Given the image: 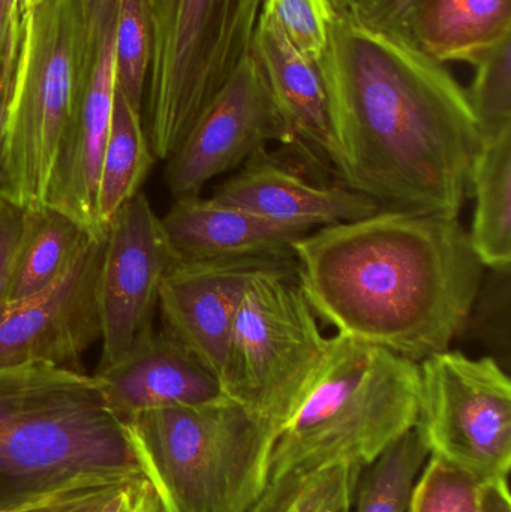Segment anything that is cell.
Masks as SVG:
<instances>
[{"instance_id": "27", "label": "cell", "mask_w": 511, "mask_h": 512, "mask_svg": "<svg viewBox=\"0 0 511 512\" xmlns=\"http://www.w3.org/2000/svg\"><path fill=\"white\" fill-rule=\"evenodd\" d=\"M362 468L341 466L309 478L294 492L269 502H257L248 512H338L353 501Z\"/></svg>"}, {"instance_id": "7", "label": "cell", "mask_w": 511, "mask_h": 512, "mask_svg": "<svg viewBox=\"0 0 511 512\" xmlns=\"http://www.w3.org/2000/svg\"><path fill=\"white\" fill-rule=\"evenodd\" d=\"M150 54L144 131L167 161L251 51L264 0H143Z\"/></svg>"}, {"instance_id": "5", "label": "cell", "mask_w": 511, "mask_h": 512, "mask_svg": "<svg viewBox=\"0 0 511 512\" xmlns=\"http://www.w3.org/2000/svg\"><path fill=\"white\" fill-rule=\"evenodd\" d=\"M419 363L348 337H332L326 360L276 436L266 487H296L341 466L365 468L414 429Z\"/></svg>"}, {"instance_id": "24", "label": "cell", "mask_w": 511, "mask_h": 512, "mask_svg": "<svg viewBox=\"0 0 511 512\" xmlns=\"http://www.w3.org/2000/svg\"><path fill=\"white\" fill-rule=\"evenodd\" d=\"M467 89L485 141L511 129V35L473 63Z\"/></svg>"}, {"instance_id": "34", "label": "cell", "mask_w": 511, "mask_h": 512, "mask_svg": "<svg viewBox=\"0 0 511 512\" xmlns=\"http://www.w3.org/2000/svg\"><path fill=\"white\" fill-rule=\"evenodd\" d=\"M482 512H511L509 481L483 483Z\"/></svg>"}, {"instance_id": "22", "label": "cell", "mask_w": 511, "mask_h": 512, "mask_svg": "<svg viewBox=\"0 0 511 512\" xmlns=\"http://www.w3.org/2000/svg\"><path fill=\"white\" fill-rule=\"evenodd\" d=\"M155 162L140 111L135 110L116 89L96 201L102 231H107L119 210L141 191V185Z\"/></svg>"}, {"instance_id": "26", "label": "cell", "mask_w": 511, "mask_h": 512, "mask_svg": "<svg viewBox=\"0 0 511 512\" xmlns=\"http://www.w3.org/2000/svg\"><path fill=\"white\" fill-rule=\"evenodd\" d=\"M483 483L467 472L429 456L408 512H482Z\"/></svg>"}, {"instance_id": "8", "label": "cell", "mask_w": 511, "mask_h": 512, "mask_svg": "<svg viewBox=\"0 0 511 512\" xmlns=\"http://www.w3.org/2000/svg\"><path fill=\"white\" fill-rule=\"evenodd\" d=\"M330 342L296 271L258 274L231 325L222 391L278 435L314 384Z\"/></svg>"}, {"instance_id": "36", "label": "cell", "mask_w": 511, "mask_h": 512, "mask_svg": "<svg viewBox=\"0 0 511 512\" xmlns=\"http://www.w3.org/2000/svg\"><path fill=\"white\" fill-rule=\"evenodd\" d=\"M332 2L339 14H348L350 9L353 8L354 2H356V0H332Z\"/></svg>"}, {"instance_id": "12", "label": "cell", "mask_w": 511, "mask_h": 512, "mask_svg": "<svg viewBox=\"0 0 511 512\" xmlns=\"http://www.w3.org/2000/svg\"><path fill=\"white\" fill-rule=\"evenodd\" d=\"M104 246L105 236L87 237L53 285L0 307V369L24 364L75 367L101 340L99 271Z\"/></svg>"}, {"instance_id": "1", "label": "cell", "mask_w": 511, "mask_h": 512, "mask_svg": "<svg viewBox=\"0 0 511 512\" xmlns=\"http://www.w3.org/2000/svg\"><path fill=\"white\" fill-rule=\"evenodd\" d=\"M317 66L336 185L387 212L459 218L485 137L446 65L408 36L338 14Z\"/></svg>"}, {"instance_id": "2", "label": "cell", "mask_w": 511, "mask_h": 512, "mask_svg": "<svg viewBox=\"0 0 511 512\" xmlns=\"http://www.w3.org/2000/svg\"><path fill=\"white\" fill-rule=\"evenodd\" d=\"M294 258L318 319L414 363L461 336L486 273L456 216L387 210L306 234Z\"/></svg>"}, {"instance_id": "18", "label": "cell", "mask_w": 511, "mask_h": 512, "mask_svg": "<svg viewBox=\"0 0 511 512\" xmlns=\"http://www.w3.org/2000/svg\"><path fill=\"white\" fill-rule=\"evenodd\" d=\"M249 53L257 60L297 144L323 164H330L332 131L320 71L294 47L269 6L261 9Z\"/></svg>"}, {"instance_id": "32", "label": "cell", "mask_w": 511, "mask_h": 512, "mask_svg": "<svg viewBox=\"0 0 511 512\" xmlns=\"http://www.w3.org/2000/svg\"><path fill=\"white\" fill-rule=\"evenodd\" d=\"M99 512H162L161 504L146 478L122 484Z\"/></svg>"}, {"instance_id": "17", "label": "cell", "mask_w": 511, "mask_h": 512, "mask_svg": "<svg viewBox=\"0 0 511 512\" xmlns=\"http://www.w3.org/2000/svg\"><path fill=\"white\" fill-rule=\"evenodd\" d=\"M161 221L179 262L251 256L294 258V245L306 236L200 194L174 198Z\"/></svg>"}, {"instance_id": "31", "label": "cell", "mask_w": 511, "mask_h": 512, "mask_svg": "<svg viewBox=\"0 0 511 512\" xmlns=\"http://www.w3.org/2000/svg\"><path fill=\"white\" fill-rule=\"evenodd\" d=\"M26 218L27 209L0 198V307L8 297Z\"/></svg>"}, {"instance_id": "21", "label": "cell", "mask_w": 511, "mask_h": 512, "mask_svg": "<svg viewBox=\"0 0 511 512\" xmlns=\"http://www.w3.org/2000/svg\"><path fill=\"white\" fill-rule=\"evenodd\" d=\"M89 236L93 234L62 210L47 204L27 210L5 304L26 300L53 285Z\"/></svg>"}, {"instance_id": "15", "label": "cell", "mask_w": 511, "mask_h": 512, "mask_svg": "<svg viewBox=\"0 0 511 512\" xmlns=\"http://www.w3.org/2000/svg\"><path fill=\"white\" fill-rule=\"evenodd\" d=\"M93 378L123 424L143 412L228 399L207 367L156 328L125 357L98 366Z\"/></svg>"}, {"instance_id": "35", "label": "cell", "mask_w": 511, "mask_h": 512, "mask_svg": "<svg viewBox=\"0 0 511 512\" xmlns=\"http://www.w3.org/2000/svg\"><path fill=\"white\" fill-rule=\"evenodd\" d=\"M12 0H0V72L5 62L6 38H8L9 15Z\"/></svg>"}, {"instance_id": "29", "label": "cell", "mask_w": 511, "mask_h": 512, "mask_svg": "<svg viewBox=\"0 0 511 512\" xmlns=\"http://www.w3.org/2000/svg\"><path fill=\"white\" fill-rule=\"evenodd\" d=\"M479 294L464 330L477 328L482 342L509 358L510 349V267L486 268ZM462 334V333H461Z\"/></svg>"}, {"instance_id": "40", "label": "cell", "mask_w": 511, "mask_h": 512, "mask_svg": "<svg viewBox=\"0 0 511 512\" xmlns=\"http://www.w3.org/2000/svg\"><path fill=\"white\" fill-rule=\"evenodd\" d=\"M27 2H38V0H27Z\"/></svg>"}, {"instance_id": "13", "label": "cell", "mask_w": 511, "mask_h": 512, "mask_svg": "<svg viewBox=\"0 0 511 512\" xmlns=\"http://www.w3.org/2000/svg\"><path fill=\"white\" fill-rule=\"evenodd\" d=\"M296 268V258L275 256L174 262L159 288L161 330L219 381L231 325L252 280L266 271Z\"/></svg>"}, {"instance_id": "3", "label": "cell", "mask_w": 511, "mask_h": 512, "mask_svg": "<svg viewBox=\"0 0 511 512\" xmlns=\"http://www.w3.org/2000/svg\"><path fill=\"white\" fill-rule=\"evenodd\" d=\"M141 477L93 375L51 364L0 369V512Z\"/></svg>"}, {"instance_id": "39", "label": "cell", "mask_w": 511, "mask_h": 512, "mask_svg": "<svg viewBox=\"0 0 511 512\" xmlns=\"http://www.w3.org/2000/svg\"><path fill=\"white\" fill-rule=\"evenodd\" d=\"M348 510H350V507L344 508V510H341V511H338V512H348Z\"/></svg>"}, {"instance_id": "16", "label": "cell", "mask_w": 511, "mask_h": 512, "mask_svg": "<svg viewBox=\"0 0 511 512\" xmlns=\"http://www.w3.org/2000/svg\"><path fill=\"white\" fill-rule=\"evenodd\" d=\"M117 21L108 24L102 33L77 122L60 159L47 200V206L62 210L93 236H105L107 233L99 227L96 201L116 95Z\"/></svg>"}, {"instance_id": "9", "label": "cell", "mask_w": 511, "mask_h": 512, "mask_svg": "<svg viewBox=\"0 0 511 512\" xmlns=\"http://www.w3.org/2000/svg\"><path fill=\"white\" fill-rule=\"evenodd\" d=\"M416 429L431 456L480 483L509 481L511 382L492 355L447 351L419 363Z\"/></svg>"}, {"instance_id": "14", "label": "cell", "mask_w": 511, "mask_h": 512, "mask_svg": "<svg viewBox=\"0 0 511 512\" xmlns=\"http://www.w3.org/2000/svg\"><path fill=\"white\" fill-rule=\"evenodd\" d=\"M212 197L302 234L368 218L380 210L359 192L314 182L267 149L246 161Z\"/></svg>"}, {"instance_id": "4", "label": "cell", "mask_w": 511, "mask_h": 512, "mask_svg": "<svg viewBox=\"0 0 511 512\" xmlns=\"http://www.w3.org/2000/svg\"><path fill=\"white\" fill-rule=\"evenodd\" d=\"M78 0H12L2 75L0 198L47 204L92 71Z\"/></svg>"}, {"instance_id": "23", "label": "cell", "mask_w": 511, "mask_h": 512, "mask_svg": "<svg viewBox=\"0 0 511 512\" xmlns=\"http://www.w3.org/2000/svg\"><path fill=\"white\" fill-rule=\"evenodd\" d=\"M429 456V448L414 427L360 469L348 512H408Z\"/></svg>"}, {"instance_id": "33", "label": "cell", "mask_w": 511, "mask_h": 512, "mask_svg": "<svg viewBox=\"0 0 511 512\" xmlns=\"http://www.w3.org/2000/svg\"><path fill=\"white\" fill-rule=\"evenodd\" d=\"M120 486L122 484L75 490V492L66 493L54 501L41 505V507L24 512H99Z\"/></svg>"}, {"instance_id": "28", "label": "cell", "mask_w": 511, "mask_h": 512, "mask_svg": "<svg viewBox=\"0 0 511 512\" xmlns=\"http://www.w3.org/2000/svg\"><path fill=\"white\" fill-rule=\"evenodd\" d=\"M294 47L318 65L339 12L332 0H264Z\"/></svg>"}, {"instance_id": "37", "label": "cell", "mask_w": 511, "mask_h": 512, "mask_svg": "<svg viewBox=\"0 0 511 512\" xmlns=\"http://www.w3.org/2000/svg\"><path fill=\"white\" fill-rule=\"evenodd\" d=\"M3 92V78L2 75H0V95H2Z\"/></svg>"}, {"instance_id": "38", "label": "cell", "mask_w": 511, "mask_h": 512, "mask_svg": "<svg viewBox=\"0 0 511 512\" xmlns=\"http://www.w3.org/2000/svg\"><path fill=\"white\" fill-rule=\"evenodd\" d=\"M0 125H2V105H0Z\"/></svg>"}, {"instance_id": "6", "label": "cell", "mask_w": 511, "mask_h": 512, "mask_svg": "<svg viewBox=\"0 0 511 512\" xmlns=\"http://www.w3.org/2000/svg\"><path fill=\"white\" fill-rule=\"evenodd\" d=\"M125 427L162 512H248L266 489L278 435L233 400L143 412Z\"/></svg>"}, {"instance_id": "20", "label": "cell", "mask_w": 511, "mask_h": 512, "mask_svg": "<svg viewBox=\"0 0 511 512\" xmlns=\"http://www.w3.org/2000/svg\"><path fill=\"white\" fill-rule=\"evenodd\" d=\"M471 246L485 268L511 264V129L485 141L470 173Z\"/></svg>"}, {"instance_id": "19", "label": "cell", "mask_w": 511, "mask_h": 512, "mask_svg": "<svg viewBox=\"0 0 511 512\" xmlns=\"http://www.w3.org/2000/svg\"><path fill=\"white\" fill-rule=\"evenodd\" d=\"M408 35L443 65H473L511 35V0H413Z\"/></svg>"}, {"instance_id": "10", "label": "cell", "mask_w": 511, "mask_h": 512, "mask_svg": "<svg viewBox=\"0 0 511 512\" xmlns=\"http://www.w3.org/2000/svg\"><path fill=\"white\" fill-rule=\"evenodd\" d=\"M270 143L302 149L249 53L165 161L168 191L174 198L198 195L210 180L242 167Z\"/></svg>"}, {"instance_id": "25", "label": "cell", "mask_w": 511, "mask_h": 512, "mask_svg": "<svg viewBox=\"0 0 511 512\" xmlns=\"http://www.w3.org/2000/svg\"><path fill=\"white\" fill-rule=\"evenodd\" d=\"M116 54V89L141 113L150 54L149 26L143 0H120Z\"/></svg>"}, {"instance_id": "30", "label": "cell", "mask_w": 511, "mask_h": 512, "mask_svg": "<svg viewBox=\"0 0 511 512\" xmlns=\"http://www.w3.org/2000/svg\"><path fill=\"white\" fill-rule=\"evenodd\" d=\"M411 6L413 0H356L347 15L369 29L410 38Z\"/></svg>"}, {"instance_id": "11", "label": "cell", "mask_w": 511, "mask_h": 512, "mask_svg": "<svg viewBox=\"0 0 511 512\" xmlns=\"http://www.w3.org/2000/svg\"><path fill=\"white\" fill-rule=\"evenodd\" d=\"M174 262L161 218L140 191L114 216L105 234L99 271V366L125 357L155 328L159 288Z\"/></svg>"}]
</instances>
